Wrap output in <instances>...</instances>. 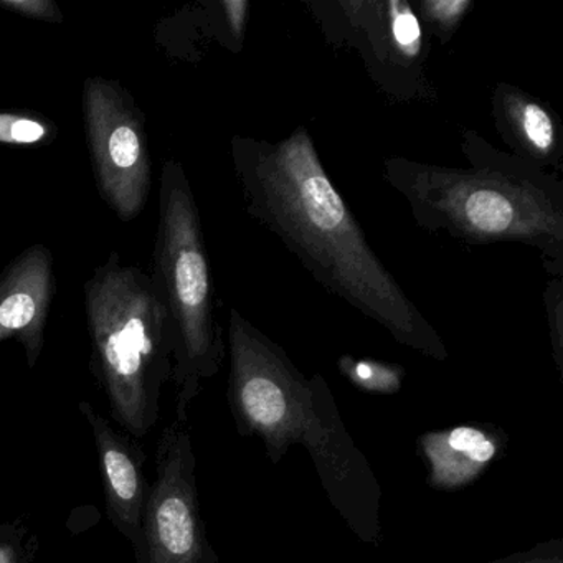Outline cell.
Segmentation results:
<instances>
[{
  "instance_id": "10",
  "label": "cell",
  "mask_w": 563,
  "mask_h": 563,
  "mask_svg": "<svg viewBox=\"0 0 563 563\" xmlns=\"http://www.w3.org/2000/svg\"><path fill=\"white\" fill-rule=\"evenodd\" d=\"M55 288L54 255L41 243L24 250L0 275V342L18 339L31 368L44 351Z\"/></svg>"
},
{
  "instance_id": "14",
  "label": "cell",
  "mask_w": 563,
  "mask_h": 563,
  "mask_svg": "<svg viewBox=\"0 0 563 563\" xmlns=\"http://www.w3.org/2000/svg\"><path fill=\"white\" fill-rule=\"evenodd\" d=\"M473 9L474 0H421L415 5L423 31L440 45L453 41Z\"/></svg>"
},
{
  "instance_id": "5",
  "label": "cell",
  "mask_w": 563,
  "mask_h": 563,
  "mask_svg": "<svg viewBox=\"0 0 563 563\" xmlns=\"http://www.w3.org/2000/svg\"><path fill=\"white\" fill-rule=\"evenodd\" d=\"M154 285L173 322L176 351V420L187 423L203 382L216 377L227 354L216 316L212 273L202 220L183 164L169 159L161 176L159 222L154 246Z\"/></svg>"
},
{
  "instance_id": "19",
  "label": "cell",
  "mask_w": 563,
  "mask_h": 563,
  "mask_svg": "<svg viewBox=\"0 0 563 563\" xmlns=\"http://www.w3.org/2000/svg\"><path fill=\"white\" fill-rule=\"evenodd\" d=\"M490 563H563V540H550V542L540 543L527 552L494 560Z\"/></svg>"
},
{
  "instance_id": "3",
  "label": "cell",
  "mask_w": 563,
  "mask_h": 563,
  "mask_svg": "<svg viewBox=\"0 0 563 563\" xmlns=\"http://www.w3.org/2000/svg\"><path fill=\"white\" fill-rule=\"evenodd\" d=\"M466 167L388 156L382 179L410 209L418 229L466 246L519 243L542 256L549 276H563V180L461 131Z\"/></svg>"
},
{
  "instance_id": "17",
  "label": "cell",
  "mask_w": 563,
  "mask_h": 563,
  "mask_svg": "<svg viewBox=\"0 0 563 563\" xmlns=\"http://www.w3.org/2000/svg\"><path fill=\"white\" fill-rule=\"evenodd\" d=\"M220 9H222L223 21H225L230 52L240 54L243 51V45H245L252 4H250V0H222Z\"/></svg>"
},
{
  "instance_id": "16",
  "label": "cell",
  "mask_w": 563,
  "mask_h": 563,
  "mask_svg": "<svg viewBox=\"0 0 563 563\" xmlns=\"http://www.w3.org/2000/svg\"><path fill=\"white\" fill-rule=\"evenodd\" d=\"M543 306L549 322L553 362L563 380V276H549L543 289Z\"/></svg>"
},
{
  "instance_id": "12",
  "label": "cell",
  "mask_w": 563,
  "mask_h": 563,
  "mask_svg": "<svg viewBox=\"0 0 563 563\" xmlns=\"http://www.w3.org/2000/svg\"><path fill=\"white\" fill-rule=\"evenodd\" d=\"M509 438L489 423H466L427 431L417 440L428 467V486L444 493L476 483L503 456Z\"/></svg>"
},
{
  "instance_id": "13",
  "label": "cell",
  "mask_w": 563,
  "mask_h": 563,
  "mask_svg": "<svg viewBox=\"0 0 563 563\" xmlns=\"http://www.w3.org/2000/svg\"><path fill=\"white\" fill-rule=\"evenodd\" d=\"M338 367L355 388L372 395L398 394L407 377V372L401 365L375 358L342 355L338 361Z\"/></svg>"
},
{
  "instance_id": "2",
  "label": "cell",
  "mask_w": 563,
  "mask_h": 563,
  "mask_svg": "<svg viewBox=\"0 0 563 563\" xmlns=\"http://www.w3.org/2000/svg\"><path fill=\"white\" fill-rule=\"evenodd\" d=\"M229 398L236 431L256 437L278 464L301 444L325 496L364 543L382 542V489L365 454L349 434L321 374H302L282 345L236 308L229 312Z\"/></svg>"
},
{
  "instance_id": "15",
  "label": "cell",
  "mask_w": 563,
  "mask_h": 563,
  "mask_svg": "<svg viewBox=\"0 0 563 563\" xmlns=\"http://www.w3.org/2000/svg\"><path fill=\"white\" fill-rule=\"evenodd\" d=\"M57 136V128L32 113L0 111V144L11 147H32L51 143Z\"/></svg>"
},
{
  "instance_id": "18",
  "label": "cell",
  "mask_w": 563,
  "mask_h": 563,
  "mask_svg": "<svg viewBox=\"0 0 563 563\" xmlns=\"http://www.w3.org/2000/svg\"><path fill=\"white\" fill-rule=\"evenodd\" d=\"M0 9L14 12L22 18L34 19V21L52 22L62 24L64 14L52 0H0Z\"/></svg>"
},
{
  "instance_id": "9",
  "label": "cell",
  "mask_w": 563,
  "mask_h": 563,
  "mask_svg": "<svg viewBox=\"0 0 563 563\" xmlns=\"http://www.w3.org/2000/svg\"><path fill=\"white\" fill-rule=\"evenodd\" d=\"M78 407L93 431L108 517L133 543L137 563H146L143 533L144 506L150 489L144 476L146 456L130 438L114 430L93 405L80 401Z\"/></svg>"
},
{
  "instance_id": "1",
  "label": "cell",
  "mask_w": 563,
  "mask_h": 563,
  "mask_svg": "<svg viewBox=\"0 0 563 563\" xmlns=\"http://www.w3.org/2000/svg\"><path fill=\"white\" fill-rule=\"evenodd\" d=\"M230 150L250 219L272 232L325 291L377 322L398 344L448 361L446 344L372 249L308 128L273 143L236 134Z\"/></svg>"
},
{
  "instance_id": "8",
  "label": "cell",
  "mask_w": 563,
  "mask_h": 563,
  "mask_svg": "<svg viewBox=\"0 0 563 563\" xmlns=\"http://www.w3.org/2000/svg\"><path fill=\"white\" fill-rule=\"evenodd\" d=\"M146 563H220L200 514L196 453L186 423L164 428L156 450V479L143 514Z\"/></svg>"
},
{
  "instance_id": "6",
  "label": "cell",
  "mask_w": 563,
  "mask_h": 563,
  "mask_svg": "<svg viewBox=\"0 0 563 563\" xmlns=\"http://www.w3.org/2000/svg\"><path fill=\"white\" fill-rule=\"evenodd\" d=\"M302 5L325 42L357 52L375 87L398 103L437 100L427 74L430 42L408 0H338Z\"/></svg>"
},
{
  "instance_id": "11",
  "label": "cell",
  "mask_w": 563,
  "mask_h": 563,
  "mask_svg": "<svg viewBox=\"0 0 563 563\" xmlns=\"http://www.w3.org/2000/svg\"><path fill=\"white\" fill-rule=\"evenodd\" d=\"M490 114L512 156L539 169L562 174L563 124L550 104L500 81L490 95Z\"/></svg>"
},
{
  "instance_id": "7",
  "label": "cell",
  "mask_w": 563,
  "mask_h": 563,
  "mask_svg": "<svg viewBox=\"0 0 563 563\" xmlns=\"http://www.w3.org/2000/svg\"><path fill=\"white\" fill-rule=\"evenodd\" d=\"M85 131L98 189L123 222L140 217L153 186L144 114L126 88L103 77L85 80Z\"/></svg>"
},
{
  "instance_id": "20",
  "label": "cell",
  "mask_w": 563,
  "mask_h": 563,
  "mask_svg": "<svg viewBox=\"0 0 563 563\" xmlns=\"http://www.w3.org/2000/svg\"><path fill=\"white\" fill-rule=\"evenodd\" d=\"M24 536L15 529V526L0 527V563L24 562Z\"/></svg>"
},
{
  "instance_id": "4",
  "label": "cell",
  "mask_w": 563,
  "mask_h": 563,
  "mask_svg": "<svg viewBox=\"0 0 563 563\" xmlns=\"http://www.w3.org/2000/svg\"><path fill=\"white\" fill-rule=\"evenodd\" d=\"M93 365L114 420L133 437L159 418L164 385L173 380V322L151 276L117 252L85 285Z\"/></svg>"
}]
</instances>
